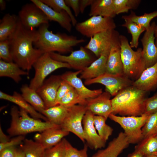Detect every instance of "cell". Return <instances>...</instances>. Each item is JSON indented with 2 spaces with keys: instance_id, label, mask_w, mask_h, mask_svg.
I'll list each match as a JSON object with an SVG mask.
<instances>
[{
  "instance_id": "obj_31",
  "label": "cell",
  "mask_w": 157,
  "mask_h": 157,
  "mask_svg": "<svg viewBox=\"0 0 157 157\" xmlns=\"http://www.w3.org/2000/svg\"><path fill=\"white\" fill-rule=\"evenodd\" d=\"M25 157H44L46 149L40 144L31 139H25L20 145Z\"/></svg>"
},
{
  "instance_id": "obj_19",
  "label": "cell",
  "mask_w": 157,
  "mask_h": 157,
  "mask_svg": "<svg viewBox=\"0 0 157 157\" xmlns=\"http://www.w3.org/2000/svg\"><path fill=\"white\" fill-rule=\"evenodd\" d=\"M130 144L124 133L120 132L109 142L106 148L99 150L92 157H118Z\"/></svg>"
},
{
  "instance_id": "obj_53",
  "label": "cell",
  "mask_w": 157,
  "mask_h": 157,
  "mask_svg": "<svg viewBox=\"0 0 157 157\" xmlns=\"http://www.w3.org/2000/svg\"><path fill=\"white\" fill-rule=\"evenodd\" d=\"M154 35L155 38V43L157 47V25H156L154 31Z\"/></svg>"
},
{
  "instance_id": "obj_21",
  "label": "cell",
  "mask_w": 157,
  "mask_h": 157,
  "mask_svg": "<svg viewBox=\"0 0 157 157\" xmlns=\"http://www.w3.org/2000/svg\"><path fill=\"white\" fill-rule=\"evenodd\" d=\"M31 1L43 11L49 21L57 22L67 31L69 32H71L72 25L71 20L65 11L56 12L42 2L40 0H31Z\"/></svg>"
},
{
  "instance_id": "obj_16",
  "label": "cell",
  "mask_w": 157,
  "mask_h": 157,
  "mask_svg": "<svg viewBox=\"0 0 157 157\" xmlns=\"http://www.w3.org/2000/svg\"><path fill=\"white\" fill-rule=\"evenodd\" d=\"M111 96L105 91L96 97L86 99L85 106L94 115L101 116L107 119L112 110Z\"/></svg>"
},
{
  "instance_id": "obj_49",
  "label": "cell",
  "mask_w": 157,
  "mask_h": 157,
  "mask_svg": "<svg viewBox=\"0 0 157 157\" xmlns=\"http://www.w3.org/2000/svg\"><path fill=\"white\" fill-rule=\"evenodd\" d=\"M10 136L6 135L3 132L0 126V142L4 143L10 140Z\"/></svg>"
},
{
  "instance_id": "obj_20",
  "label": "cell",
  "mask_w": 157,
  "mask_h": 157,
  "mask_svg": "<svg viewBox=\"0 0 157 157\" xmlns=\"http://www.w3.org/2000/svg\"><path fill=\"white\" fill-rule=\"evenodd\" d=\"M69 133L59 126L48 129L37 133L34 136V139L46 149L57 144Z\"/></svg>"
},
{
  "instance_id": "obj_9",
  "label": "cell",
  "mask_w": 157,
  "mask_h": 157,
  "mask_svg": "<svg viewBox=\"0 0 157 157\" xmlns=\"http://www.w3.org/2000/svg\"><path fill=\"white\" fill-rule=\"evenodd\" d=\"M75 26L78 32L90 38L98 33L115 29L116 27L113 18L100 16H92L84 21L77 23Z\"/></svg>"
},
{
  "instance_id": "obj_50",
  "label": "cell",
  "mask_w": 157,
  "mask_h": 157,
  "mask_svg": "<svg viewBox=\"0 0 157 157\" xmlns=\"http://www.w3.org/2000/svg\"><path fill=\"white\" fill-rule=\"evenodd\" d=\"M126 157H143V156L140 152L134 150L132 153L129 154Z\"/></svg>"
},
{
  "instance_id": "obj_40",
  "label": "cell",
  "mask_w": 157,
  "mask_h": 157,
  "mask_svg": "<svg viewBox=\"0 0 157 157\" xmlns=\"http://www.w3.org/2000/svg\"><path fill=\"white\" fill-rule=\"evenodd\" d=\"M65 142L66 152L64 157H89L87 154V144H85L82 149L79 150L74 147L65 138Z\"/></svg>"
},
{
  "instance_id": "obj_44",
  "label": "cell",
  "mask_w": 157,
  "mask_h": 157,
  "mask_svg": "<svg viewBox=\"0 0 157 157\" xmlns=\"http://www.w3.org/2000/svg\"><path fill=\"white\" fill-rule=\"evenodd\" d=\"M73 88L67 82L63 80L57 92L56 103L58 105L60 100Z\"/></svg>"
},
{
  "instance_id": "obj_12",
  "label": "cell",
  "mask_w": 157,
  "mask_h": 157,
  "mask_svg": "<svg viewBox=\"0 0 157 157\" xmlns=\"http://www.w3.org/2000/svg\"><path fill=\"white\" fill-rule=\"evenodd\" d=\"M87 110L85 105L81 104L69 108L67 115L60 126L64 130L73 133L83 142L85 140L83 120Z\"/></svg>"
},
{
  "instance_id": "obj_8",
  "label": "cell",
  "mask_w": 157,
  "mask_h": 157,
  "mask_svg": "<svg viewBox=\"0 0 157 157\" xmlns=\"http://www.w3.org/2000/svg\"><path fill=\"white\" fill-rule=\"evenodd\" d=\"M120 36L115 29L101 32L91 37L85 47L98 58L103 52L110 50L113 47H120Z\"/></svg>"
},
{
  "instance_id": "obj_7",
  "label": "cell",
  "mask_w": 157,
  "mask_h": 157,
  "mask_svg": "<svg viewBox=\"0 0 157 157\" xmlns=\"http://www.w3.org/2000/svg\"><path fill=\"white\" fill-rule=\"evenodd\" d=\"M149 115L143 114L139 116H118L110 114L108 118L119 124L130 144L138 143L143 138L142 128Z\"/></svg>"
},
{
  "instance_id": "obj_15",
  "label": "cell",
  "mask_w": 157,
  "mask_h": 157,
  "mask_svg": "<svg viewBox=\"0 0 157 157\" xmlns=\"http://www.w3.org/2000/svg\"><path fill=\"white\" fill-rule=\"evenodd\" d=\"M156 23L152 22L141 39L142 55L146 69L151 67L157 62V47L155 43L154 28Z\"/></svg>"
},
{
  "instance_id": "obj_54",
  "label": "cell",
  "mask_w": 157,
  "mask_h": 157,
  "mask_svg": "<svg viewBox=\"0 0 157 157\" xmlns=\"http://www.w3.org/2000/svg\"><path fill=\"white\" fill-rule=\"evenodd\" d=\"M146 157H157V156L154 154H151L148 155Z\"/></svg>"
},
{
  "instance_id": "obj_52",
  "label": "cell",
  "mask_w": 157,
  "mask_h": 157,
  "mask_svg": "<svg viewBox=\"0 0 157 157\" xmlns=\"http://www.w3.org/2000/svg\"><path fill=\"white\" fill-rule=\"evenodd\" d=\"M6 7V2L4 0H0V9L1 11H3L5 9Z\"/></svg>"
},
{
  "instance_id": "obj_37",
  "label": "cell",
  "mask_w": 157,
  "mask_h": 157,
  "mask_svg": "<svg viewBox=\"0 0 157 157\" xmlns=\"http://www.w3.org/2000/svg\"><path fill=\"white\" fill-rule=\"evenodd\" d=\"M43 3L57 12L65 11L69 16L72 25L75 26L77 21L73 14L70 7L66 4L64 0H40Z\"/></svg>"
},
{
  "instance_id": "obj_45",
  "label": "cell",
  "mask_w": 157,
  "mask_h": 157,
  "mask_svg": "<svg viewBox=\"0 0 157 157\" xmlns=\"http://www.w3.org/2000/svg\"><path fill=\"white\" fill-rule=\"evenodd\" d=\"M25 139L24 135H19L10 139L8 141L6 142L0 143V151L6 147L21 145Z\"/></svg>"
},
{
  "instance_id": "obj_24",
  "label": "cell",
  "mask_w": 157,
  "mask_h": 157,
  "mask_svg": "<svg viewBox=\"0 0 157 157\" xmlns=\"http://www.w3.org/2000/svg\"><path fill=\"white\" fill-rule=\"evenodd\" d=\"M0 98L16 104L20 107V108L26 111L34 118L48 121L44 115L37 111L24 99L21 94L16 92H14L13 94L10 95L0 91Z\"/></svg>"
},
{
  "instance_id": "obj_34",
  "label": "cell",
  "mask_w": 157,
  "mask_h": 157,
  "mask_svg": "<svg viewBox=\"0 0 157 157\" xmlns=\"http://www.w3.org/2000/svg\"><path fill=\"white\" fill-rule=\"evenodd\" d=\"M156 17L157 10L150 13H145L141 16H138L135 12L131 11L129 15L122 16V18L135 22L144 27L146 30L149 27L151 20Z\"/></svg>"
},
{
  "instance_id": "obj_47",
  "label": "cell",
  "mask_w": 157,
  "mask_h": 157,
  "mask_svg": "<svg viewBox=\"0 0 157 157\" xmlns=\"http://www.w3.org/2000/svg\"><path fill=\"white\" fill-rule=\"evenodd\" d=\"M16 149L15 147H6L0 151V157H15Z\"/></svg>"
},
{
  "instance_id": "obj_22",
  "label": "cell",
  "mask_w": 157,
  "mask_h": 157,
  "mask_svg": "<svg viewBox=\"0 0 157 157\" xmlns=\"http://www.w3.org/2000/svg\"><path fill=\"white\" fill-rule=\"evenodd\" d=\"M132 85L147 92L157 89V62L152 66L145 69Z\"/></svg>"
},
{
  "instance_id": "obj_28",
  "label": "cell",
  "mask_w": 157,
  "mask_h": 157,
  "mask_svg": "<svg viewBox=\"0 0 157 157\" xmlns=\"http://www.w3.org/2000/svg\"><path fill=\"white\" fill-rule=\"evenodd\" d=\"M18 16L6 14L0 20V41L8 39L15 32L18 22Z\"/></svg>"
},
{
  "instance_id": "obj_48",
  "label": "cell",
  "mask_w": 157,
  "mask_h": 157,
  "mask_svg": "<svg viewBox=\"0 0 157 157\" xmlns=\"http://www.w3.org/2000/svg\"><path fill=\"white\" fill-rule=\"evenodd\" d=\"M93 0H79V8L80 13H83L87 7L91 6Z\"/></svg>"
},
{
  "instance_id": "obj_46",
  "label": "cell",
  "mask_w": 157,
  "mask_h": 157,
  "mask_svg": "<svg viewBox=\"0 0 157 157\" xmlns=\"http://www.w3.org/2000/svg\"><path fill=\"white\" fill-rule=\"evenodd\" d=\"M69 7H71L74 12L75 16L77 17L80 13L79 8V0H64Z\"/></svg>"
},
{
  "instance_id": "obj_6",
  "label": "cell",
  "mask_w": 157,
  "mask_h": 157,
  "mask_svg": "<svg viewBox=\"0 0 157 157\" xmlns=\"http://www.w3.org/2000/svg\"><path fill=\"white\" fill-rule=\"evenodd\" d=\"M35 74L31 80L29 87L36 90L43 84L47 76L56 70L61 68H71L67 63L53 59L49 53L45 52L33 64Z\"/></svg>"
},
{
  "instance_id": "obj_55",
  "label": "cell",
  "mask_w": 157,
  "mask_h": 157,
  "mask_svg": "<svg viewBox=\"0 0 157 157\" xmlns=\"http://www.w3.org/2000/svg\"><path fill=\"white\" fill-rule=\"evenodd\" d=\"M154 154V155H156L157 156V151L156 152H155V153H154V154Z\"/></svg>"
},
{
  "instance_id": "obj_3",
  "label": "cell",
  "mask_w": 157,
  "mask_h": 157,
  "mask_svg": "<svg viewBox=\"0 0 157 157\" xmlns=\"http://www.w3.org/2000/svg\"><path fill=\"white\" fill-rule=\"evenodd\" d=\"M147 92L133 85L123 89L111 99V114L125 116L142 115Z\"/></svg>"
},
{
  "instance_id": "obj_32",
  "label": "cell",
  "mask_w": 157,
  "mask_h": 157,
  "mask_svg": "<svg viewBox=\"0 0 157 157\" xmlns=\"http://www.w3.org/2000/svg\"><path fill=\"white\" fill-rule=\"evenodd\" d=\"M134 150L143 157L153 154L157 151V138L155 136L143 138L135 146Z\"/></svg>"
},
{
  "instance_id": "obj_2",
  "label": "cell",
  "mask_w": 157,
  "mask_h": 157,
  "mask_svg": "<svg viewBox=\"0 0 157 157\" xmlns=\"http://www.w3.org/2000/svg\"><path fill=\"white\" fill-rule=\"evenodd\" d=\"M49 24H44L39 27L37 38L33 43L35 48L44 53L71 52L73 47L85 41L84 39H78L76 36L66 33H53L49 30Z\"/></svg>"
},
{
  "instance_id": "obj_42",
  "label": "cell",
  "mask_w": 157,
  "mask_h": 157,
  "mask_svg": "<svg viewBox=\"0 0 157 157\" xmlns=\"http://www.w3.org/2000/svg\"><path fill=\"white\" fill-rule=\"evenodd\" d=\"M0 59L7 62H13L8 39L0 41Z\"/></svg>"
},
{
  "instance_id": "obj_10",
  "label": "cell",
  "mask_w": 157,
  "mask_h": 157,
  "mask_svg": "<svg viewBox=\"0 0 157 157\" xmlns=\"http://www.w3.org/2000/svg\"><path fill=\"white\" fill-rule=\"evenodd\" d=\"M85 47L81 46L79 49L72 51L69 55H61L55 52L49 53L53 59L68 64L71 68L77 71H83L88 67L96 58Z\"/></svg>"
},
{
  "instance_id": "obj_13",
  "label": "cell",
  "mask_w": 157,
  "mask_h": 157,
  "mask_svg": "<svg viewBox=\"0 0 157 157\" xmlns=\"http://www.w3.org/2000/svg\"><path fill=\"white\" fill-rule=\"evenodd\" d=\"M18 16L22 25L29 29H35L43 24H49V21L43 11L32 2L23 6Z\"/></svg>"
},
{
  "instance_id": "obj_27",
  "label": "cell",
  "mask_w": 157,
  "mask_h": 157,
  "mask_svg": "<svg viewBox=\"0 0 157 157\" xmlns=\"http://www.w3.org/2000/svg\"><path fill=\"white\" fill-rule=\"evenodd\" d=\"M106 73L112 74H123L120 47H113L110 49L107 61Z\"/></svg>"
},
{
  "instance_id": "obj_4",
  "label": "cell",
  "mask_w": 157,
  "mask_h": 157,
  "mask_svg": "<svg viewBox=\"0 0 157 157\" xmlns=\"http://www.w3.org/2000/svg\"><path fill=\"white\" fill-rule=\"evenodd\" d=\"M10 114V124L7 130L10 136L24 135L35 132L40 133L48 129L60 126L31 117L26 111L21 108L19 110L15 106L11 107Z\"/></svg>"
},
{
  "instance_id": "obj_23",
  "label": "cell",
  "mask_w": 157,
  "mask_h": 157,
  "mask_svg": "<svg viewBox=\"0 0 157 157\" xmlns=\"http://www.w3.org/2000/svg\"><path fill=\"white\" fill-rule=\"evenodd\" d=\"M110 50L104 51L88 67L82 71L80 78L85 80L93 78L106 73V67Z\"/></svg>"
},
{
  "instance_id": "obj_14",
  "label": "cell",
  "mask_w": 157,
  "mask_h": 157,
  "mask_svg": "<svg viewBox=\"0 0 157 157\" xmlns=\"http://www.w3.org/2000/svg\"><path fill=\"white\" fill-rule=\"evenodd\" d=\"M63 80L61 75H51L36 90L43 100L46 109L57 105V92Z\"/></svg>"
},
{
  "instance_id": "obj_11",
  "label": "cell",
  "mask_w": 157,
  "mask_h": 157,
  "mask_svg": "<svg viewBox=\"0 0 157 157\" xmlns=\"http://www.w3.org/2000/svg\"><path fill=\"white\" fill-rule=\"evenodd\" d=\"M134 81L129 78L123 74H112L105 73L96 78L85 80V85L99 83L105 87L106 91L111 96H115L121 90L132 85Z\"/></svg>"
},
{
  "instance_id": "obj_39",
  "label": "cell",
  "mask_w": 157,
  "mask_h": 157,
  "mask_svg": "<svg viewBox=\"0 0 157 157\" xmlns=\"http://www.w3.org/2000/svg\"><path fill=\"white\" fill-rule=\"evenodd\" d=\"M116 15L127 13L131 9L137 8L140 3V0H113Z\"/></svg>"
},
{
  "instance_id": "obj_25",
  "label": "cell",
  "mask_w": 157,
  "mask_h": 157,
  "mask_svg": "<svg viewBox=\"0 0 157 157\" xmlns=\"http://www.w3.org/2000/svg\"><path fill=\"white\" fill-rule=\"evenodd\" d=\"M89 15L113 18L116 15L113 0H93Z\"/></svg>"
},
{
  "instance_id": "obj_26",
  "label": "cell",
  "mask_w": 157,
  "mask_h": 157,
  "mask_svg": "<svg viewBox=\"0 0 157 157\" xmlns=\"http://www.w3.org/2000/svg\"><path fill=\"white\" fill-rule=\"evenodd\" d=\"M29 72L21 69L14 62H7L0 60V76L9 77L15 83H19L22 79L21 76L28 75Z\"/></svg>"
},
{
  "instance_id": "obj_29",
  "label": "cell",
  "mask_w": 157,
  "mask_h": 157,
  "mask_svg": "<svg viewBox=\"0 0 157 157\" xmlns=\"http://www.w3.org/2000/svg\"><path fill=\"white\" fill-rule=\"evenodd\" d=\"M20 90L24 99L37 111L42 114L46 108L43 100L36 90L26 84L22 85Z\"/></svg>"
},
{
  "instance_id": "obj_33",
  "label": "cell",
  "mask_w": 157,
  "mask_h": 157,
  "mask_svg": "<svg viewBox=\"0 0 157 157\" xmlns=\"http://www.w3.org/2000/svg\"><path fill=\"white\" fill-rule=\"evenodd\" d=\"M124 20L125 22L122 26L126 28L131 35V40L130 43V47L132 48H136L138 46L140 36L142 33L146 31V29L135 22L126 19Z\"/></svg>"
},
{
  "instance_id": "obj_18",
  "label": "cell",
  "mask_w": 157,
  "mask_h": 157,
  "mask_svg": "<svg viewBox=\"0 0 157 157\" xmlns=\"http://www.w3.org/2000/svg\"><path fill=\"white\" fill-rule=\"evenodd\" d=\"M82 71L66 72L62 74L61 76L63 80L70 84L84 99L94 98L101 94L103 92L101 88L92 90L85 86L81 79L78 77Z\"/></svg>"
},
{
  "instance_id": "obj_17",
  "label": "cell",
  "mask_w": 157,
  "mask_h": 157,
  "mask_svg": "<svg viewBox=\"0 0 157 157\" xmlns=\"http://www.w3.org/2000/svg\"><path fill=\"white\" fill-rule=\"evenodd\" d=\"M94 115L87 110L83 119V124L85 140L88 146L96 150L104 148L106 143L97 132L94 122Z\"/></svg>"
},
{
  "instance_id": "obj_56",
  "label": "cell",
  "mask_w": 157,
  "mask_h": 157,
  "mask_svg": "<svg viewBox=\"0 0 157 157\" xmlns=\"http://www.w3.org/2000/svg\"><path fill=\"white\" fill-rule=\"evenodd\" d=\"M155 137H156L157 138V134L155 136Z\"/></svg>"
},
{
  "instance_id": "obj_36",
  "label": "cell",
  "mask_w": 157,
  "mask_h": 157,
  "mask_svg": "<svg viewBox=\"0 0 157 157\" xmlns=\"http://www.w3.org/2000/svg\"><path fill=\"white\" fill-rule=\"evenodd\" d=\"M86 101L73 88L60 100L58 105L69 108L77 104L85 105Z\"/></svg>"
},
{
  "instance_id": "obj_41",
  "label": "cell",
  "mask_w": 157,
  "mask_h": 157,
  "mask_svg": "<svg viewBox=\"0 0 157 157\" xmlns=\"http://www.w3.org/2000/svg\"><path fill=\"white\" fill-rule=\"evenodd\" d=\"M66 152L65 138L56 145L45 150L44 157H64Z\"/></svg>"
},
{
  "instance_id": "obj_1",
  "label": "cell",
  "mask_w": 157,
  "mask_h": 157,
  "mask_svg": "<svg viewBox=\"0 0 157 157\" xmlns=\"http://www.w3.org/2000/svg\"><path fill=\"white\" fill-rule=\"evenodd\" d=\"M38 34L37 30L26 28L19 19L16 31L8 39L13 61L28 72L34 63L44 53L33 46Z\"/></svg>"
},
{
  "instance_id": "obj_30",
  "label": "cell",
  "mask_w": 157,
  "mask_h": 157,
  "mask_svg": "<svg viewBox=\"0 0 157 157\" xmlns=\"http://www.w3.org/2000/svg\"><path fill=\"white\" fill-rule=\"evenodd\" d=\"M69 108L58 105L45 109L42 114L49 122L60 126L67 115Z\"/></svg>"
},
{
  "instance_id": "obj_5",
  "label": "cell",
  "mask_w": 157,
  "mask_h": 157,
  "mask_svg": "<svg viewBox=\"0 0 157 157\" xmlns=\"http://www.w3.org/2000/svg\"><path fill=\"white\" fill-rule=\"evenodd\" d=\"M121 55L123 66V74L135 81L146 69L142 49L138 48L134 51L131 47L127 38L120 35Z\"/></svg>"
},
{
  "instance_id": "obj_38",
  "label": "cell",
  "mask_w": 157,
  "mask_h": 157,
  "mask_svg": "<svg viewBox=\"0 0 157 157\" xmlns=\"http://www.w3.org/2000/svg\"><path fill=\"white\" fill-rule=\"evenodd\" d=\"M143 138L155 136L157 134V111L149 115L142 128Z\"/></svg>"
},
{
  "instance_id": "obj_35",
  "label": "cell",
  "mask_w": 157,
  "mask_h": 157,
  "mask_svg": "<svg viewBox=\"0 0 157 157\" xmlns=\"http://www.w3.org/2000/svg\"><path fill=\"white\" fill-rule=\"evenodd\" d=\"M93 119L97 133L101 138L106 142L112 135L113 129L106 123L107 119L103 117L94 115Z\"/></svg>"
},
{
  "instance_id": "obj_43",
  "label": "cell",
  "mask_w": 157,
  "mask_h": 157,
  "mask_svg": "<svg viewBox=\"0 0 157 157\" xmlns=\"http://www.w3.org/2000/svg\"><path fill=\"white\" fill-rule=\"evenodd\" d=\"M157 111V94L146 100L144 114L150 115Z\"/></svg>"
},
{
  "instance_id": "obj_51",
  "label": "cell",
  "mask_w": 157,
  "mask_h": 157,
  "mask_svg": "<svg viewBox=\"0 0 157 157\" xmlns=\"http://www.w3.org/2000/svg\"><path fill=\"white\" fill-rule=\"evenodd\" d=\"M15 157H25L24 152L20 148H16Z\"/></svg>"
}]
</instances>
